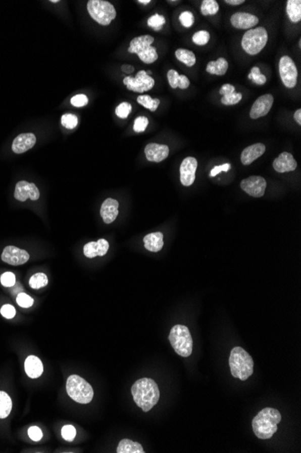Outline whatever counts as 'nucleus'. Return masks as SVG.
Segmentation results:
<instances>
[{
	"label": "nucleus",
	"mask_w": 301,
	"mask_h": 453,
	"mask_svg": "<svg viewBox=\"0 0 301 453\" xmlns=\"http://www.w3.org/2000/svg\"><path fill=\"white\" fill-rule=\"evenodd\" d=\"M218 10L219 6L216 0H204L201 4L200 11L203 16H214Z\"/></svg>",
	"instance_id": "32"
},
{
	"label": "nucleus",
	"mask_w": 301,
	"mask_h": 453,
	"mask_svg": "<svg viewBox=\"0 0 301 453\" xmlns=\"http://www.w3.org/2000/svg\"><path fill=\"white\" fill-rule=\"evenodd\" d=\"M286 12L289 17V20L293 23H297L301 20V1L300 0H289L287 2Z\"/></svg>",
	"instance_id": "29"
},
{
	"label": "nucleus",
	"mask_w": 301,
	"mask_h": 453,
	"mask_svg": "<svg viewBox=\"0 0 301 453\" xmlns=\"http://www.w3.org/2000/svg\"><path fill=\"white\" fill-rule=\"evenodd\" d=\"M219 94H221L222 104L224 105H234L237 104L243 98V95L240 93H235V88L234 85L226 84L221 87L219 91Z\"/></svg>",
	"instance_id": "23"
},
{
	"label": "nucleus",
	"mask_w": 301,
	"mask_h": 453,
	"mask_svg": "<svg viewBox=\"0 0 301 453\" xmlns=\"http://www.w3.org/2000/svg\"><path fill=\"white\" fill-rule=\"evenodd\" d=\"M88 102V99L86 95L84 94H78L75 95L74 97L71 98V103L74 107L80 108V107H84L87 105Z\"/></svg>",
	"instance_id": "44"
},
{
	"label": "nucleus",
	"mask_w": 301,
	"mask_h": 453,
	"mask_svg": "<svg viewBox=\"0 0 301 453\" xmlns=\"http://www.w3.org/2000/svg\"><path fill=\"white\" fill-rule=\"evenodd\" d=\"M197 161L195 157H188L182 161L180 168V182L184 187H189L196 179Z\"/></svg>",
	"instance_id": "13"
},
{
	"label": "nucleus",
	"mask_w": 301,
	"mask_h": 453,
	"mask_svg": "<svg viewBox=\"0 0 301 453\" xmlns=\"http://www.w3.org/2000/svg\"><path fill=\"white\" fill-rule=\"evenodd\" d=\"M109 249V241L105 239H99L97 241H90L84 246V254L88 258H94L96 256H104Z\"/></svg>",
	"instance_id": "20"
},
{
	"label": "nucleus",
	"mask_w": 301,
	"mask_h": 453,
	"mask_svg": "<svg viewBox=\"0 0 301 453\" xmlns=\"http://www.w3.org/2000/svg\"><path fill=\"white\" fill-rule=\"evenodd\" d=\"M179 19H180L181 25L186 27V28L191 27L193 26V24H194V16L189 11H184V12L180 14Z\"/></svg>",
	"instance_id": "40"
},
{
	"label": "nucleus",
	"mask_w": 301,
	"mask_h": 453,
	"mask_svg": "<svg viewBox=\"0 0 301 453\" xmlns=\"http://www.w3.org/2000/svg\"><path fill=\"white\" fill-rule=\"evenodd\" d=\"M122 71L124 72H126V73H132V72H134V66H132V65H128V64H124L123 66H122Z\"/></svg>",
	"instance_id": "49"
},
{
	"label": "nucleus",
	"mask_w": 301,
	"mask_h": 453,
	"mask_svg": "<svg viewBox=\"0 0 301 453\" xmlns=\"http://www.w3.org/2000/svg\"><path fill=\"white\" fill-rule=\"evenodd\" d=\"M231 165L229 163H226V164H223V165L217 166V167H215L213 170H211V172H210V177H217L218 174L221 173L222 171H224V172H227L228 170H230Z\"/></svg>",
	"instance_id": "48"
},
{
	"label": "nucleus",
	"mask_w": 301,
	"mask_h": 453,
	"mask_svg": "<svg viewBox=\"0 0 301 453\" xmlns=\"http://www.w3.org/2000/svg\"><path fill=\"white\" fill-rule=\"evenodd\" d=\"M155 38L150 35L145 34L133 39L130 42L128 52L131 54H136L139 58L144 64H150L155 63L158 59V54L155 47H152Z\"/></svg>",
	"instance_id": "6"
},
{
	"label": "nucleus",
	"mask_w": 301,
	"mask_h": 453,
	"mask_svg": "<svg viewBox=\"0 0 301 453\" xmlns=\"http://www.w3.org/2000/svg\"><path fill=\"white\" fill-rule=\"evenodd\" d=\"M117 453H143L144 449L142 445L129 439H123L119 442L117 449Z\"/></svg>",
	"instance_id": "27"
},
{
	"label": "nucleus",
	"mask_w": 301,
	"mask_h": 453,
	"mask_svg": "<svg viewBox=\"0 0 301 453\" xmlns=\"http://www.w3.org/2000/svg\"><path fill=\"white\" fill-rule=\"evenodd\" d=\"M169 151L170 150L168 146L157 143H150L144 148L147 160L155 163H159L166 159L169 156Z\"/></svg>",
	"instance_id": "17"
},
{
	"label": "nucleus",
	"mask_w": 301,
	"mask_h": 453,
	"mask_svg": "<svg viewBox=\"0 0 301 453\" xmlns=\"http://www.w3.org/2000/svg\"><path fill=\"white\" fill-rule=\"evenodd\" d=\"M149 120L144 116H140L134 119V131L135 132H142L146 130Z\"/></svg>",
	"instance_id": "41"
},
{
	"label": "nucleus",
	"mask_w": 301,
	"mask_h": 453,
	"mask_svg": "<svg viewBox=\"0 0 301 453\" xmlns=\"http://www.w3.org/2000/svg\"><path fill=\"white\" fill-rule=\"evenodd\" d=\"M273 101L274 99L272 94H265L258 98L252 107L250 111L251 119H257L266 116L272 109Z\"/></svg>",
	"instance_id": "15"
},
{
	"label": "nucleus",
	"mask_w": 301,
	"mask_h": 453,
	"mask_svg": "<svg viewBox=\"0 0 301 453\" xmlns=\"http://www.w3.org/2000/svg\"><path fill=\"white\" fill-rule=\"evenodd\" d=\"M51 2H52V3H55V4H56V3H59V0H52Z\"/></svg>",
	"instance_id": "53"
},
{
	"label": "nucleus",
	"mask_w": 301,
	"mask_h": 453,
	"mask_svg": "<svg viewBox=\"0 0 301 453\" xmlns=\"http://www.w3.org/2000/svg\"><path fill=\"white\" fill-rule=\"evenodd\" d=\"M61 121H62V125L63 127L69 129V130H72L78 125V117L76 115L71 114V113H66V114H63L62 116Z\"/></svg>",
	"instance_id": "37"
},
{
	"label": "nucleus",
	"mask_w": 301,
	"mask_h": 453,
	"mask_svg": "<svg viewBox=\"0 0 301 453\" xmlns=\"http://www.w3.org/2000/svg\"><path fill=\"white\" fill-rule=\"evenodd\" d=\"M17 304L22 308H30L34 304V300L29 295L21 293H19L17 296Z\"/></svg>",
	"instance_id": "39"
},
{
	"label": "nucleus",
	"mask_w": 301,
	"mask_h": 453,
	"mask_svg": "<svg viewBox=\"0 0 301 453\" xmlns=\"http://www.w3.org/2000/svg\"><path fill=\"white\" fill-rule=\"evenodd\" d=\"M25 373L31 378H38L42 376L43 365L37 356H29L25 362Z\"/></svg>",
	"instance_id": "24"
},
{
	"label": "nucleus",
	"mask_w": 301,
	"mask_h": 453,
	"mask_svg": "<svg viewBox=\"0 0 301 453\" xmlns=\"http://www.w3.org/2000/svg\"><path fill=\"white\" fill-rule=\"evenodd\" d=\"M131 392L137 406L142 408L144 413L152 410L159 402V386L150 378H141L134 383Z\"/></svg>",
	"instance_id": "1"
},
{
	"label": "nucleus",
	"mask_w": 301,
	"mask_h": 453,
	"mask_svg": "<svg viewBox=\"0 0 301 453\" xmlns=\"http://www.w3.org/2000/svg\"><path fill=\"white\" fill-rule=\"evenodd\" d=\"M272 166L278 173H285L296 170L297 164L290 153L283 152L274 159Z\"/></svg>",
	"instance_id": "18"
},
{
	"label": "nucleus",
	"mask_w": 301,
	"mask_h": 453,
	"mask_svg": "<svg viewBox=\"0 0 301 453\" xmlns=\"http://www.w3.org/2000/svg\"><path fill=\"white\" fill-rule=\"evenodd\" d=\"M176 58L188 67H192L196 64V55L188 49H178L175 52Z\"/></svg>",
	"instance_id": "31"
},
{
	"label": "nucleus",
	"mask_w": 301,
	"mask_h": 453,
	"mask_svg": "<svg viewBox=\"0 0 301 453\" xmlns=\"http://www.w3.org/2000/svg\"><path fill=\"white\" fill-rule=\"evenodd\" d=\"M0 312L2 314V316L6 318H13L15 317V315H16V309H15V307H13L12 305H9V304H7V305H4L1 309H0Z\"/></svg>",
	"instance_id": "45"
},
{
	"label": "nucleus",
	"mask_w": 301,
	"mask_h": 453,
	"mask_svg": "<svg viewBox=\"0 0 301 453\" xmlns=\"http://www.w3.org/2000/svg\"><path fill=\"white\" fill-rule=\"evenodd\" d=\"M169 340L172 348L179 356L188 357L192 354V337L187 326L183 325L173 326L169 335Z\"/></svg>",
	"instance_id": "4"
},
{
	"label": "nucleus",
	"mask_w": 301,
	"mask_h": 453,
	"mask_svg": "<svg viewBox=\"0 0 301 453\" xmlns=\"http://www.w3.org/2000/svg\"><path fill=\"white\" fill-rule=\"evenodd\" d=\"M248 79L255 81L256 85H263L266 83V77L262 73H251L248 75Z\"/></svg>",
	"instance_id": "47"
},
{
	"label": "nucleus",
	"mask_w": 301,
	"mask_h": 453,
	"mask_svg": "<svg viewBox=\"0 0 301 453\" xmlns=\"http://www.w3.org/2000/svg\"><path fill=\"white\" fill-rule=\"evenodd\" d=\"M62 436L63 439L67 441H72L76 436L75 428L72 425H65L62 429Z\"/></svg>",
	"instance_id": "42"
},
{
	"label": "nucleus",
	"mask_w": 301,
	"mask_h": 453,
	"mask_svg": "<svg viewBox=\"0 0 301 453\" xmlns=\"http://www.w3.org/2000/svg\"><path fill=\"white\" fill-rule=\"evenodd\" d=\"M254 360L243 347H234L229 356L231 374L235 378L245 381L254 374Z\"/></svg>",
	"instance_id": "3"
},
{
	"label": "nucleus",
	"mask_w": 301,
	"mask_h": 453,
	"mask_svg": "<svg viewBox=\"0 0 301 453\" xmlns=\"http://www.w3.org/2000/svg\"><path fill=\"white\" fill-rule=\"evenodd\" d=\"M0 280L5 287H13L16 284V276L12 272H5Z\"/></svg>",
	"instance_id": "43"
},
{
	"label": "nucleus",
	"mask_w": 301,
	"mask_h": 453,
	"mask_svg": "<svg viewBox=\"0 0 301 453\" xmlns=\"http://www.w3.org/2000/svg\"><path fill=\"white\" fill-rule=\"evenodd\" d=\"M301 47V40H299V48Z\"/></svg>",
	"instance_id": "54"
},
{
	"label": "nucleus",
	"mask_w": 301,
	"mask_h": 453,
	"mask_svg": "<svg viewBox=\"0 0 301 453\" xmlns=\"http://www.w3.org/2000/svg\"><path fill=\"white\" fill-rule=\"evenodd\" d=\"M165 22H166L165 17H163V16H161L159 14H155L154 16L149 17L147 24L150 27L154 28L155 31H159V30L163 28V25L165 24Z\"/></svg>",
	"instance_id": "35"
},
{
	"label": "nucleus",
	"mask_w": 301,
	"mask_h": 453,
	"mask_svg": "<svg viewBox=\"0 0 301 453\" xmlns=\"http://www.w3.org/2000/svg\"><path fill=\"white\" fill-rule=\"evenodd\" d=\"M36 143V137L33 133H23L14 140L12 150L16 154H22L29 150Z\"/></svg>",
	"instance_id": "19"
},
{
	"label": "nucleus",
	"mask_w": 301,
	"mask_h": 453,
	"mask_svg": "<svg viewBox=\"0 0 301 453\" xmlns=\"http://www.w3.org/2000/svg\"><path fill=\"white\" fill-rule=\"evenodd\" d=\"M66 390L69 396L73 401L82 404L89 403L94 396L92 386L82 377L77 375L69 377L66 383Z\"/></svg>",
	"instance_id": "5"
},
{
	"label": "nucleus",
	"mask_w": 301,
	"mask_h": 453,
	"mask_svg": "<svg viewBox=\"0 0 301 453\" xmlns=\"http://www.w3.org/2000/svg\"><path fill=\"white\" fill-rule=\"evenodd\" d=\"M138 3H141L142 5H147L150 3V0H138Z\"/></svg>",
	"instance_id": "52"
},
{
	"label": "nucleus",
	"mask_w": 301,
	"mask_h": 453,
	"mask_svg": "<svg viewBox=\"0 0 301 453\" xmlns=\"http://www.w3.org/2000/svg\"><path fill=\"white\" fill-rule=\"evenodd\" d=\"M167 77L169 84L173 89L176 88H180L181 90L188 89V86L190 85L188 77L179 74L178 72L173 69L168 72Z\"/></svg>",
	"instance_id": "26"
},
{
	"label": "nucleus",
	"mask_w": 301,
	"mask_h": 453,
	"mask_svg": "<svg viewBox=\"0 0 301 453\" xmlns=\"http://www.w3.org/2000/svg\"><path fill=\"white\" fill-rule=\"evenodd\" d=\"M225 3L231 6H238L244 3V0H225Z\"/></svg>",
	"instance_id": "50"
},
{
	"label": "nucleus",
	"mask_w": 301,
	"mask_h": 453,
	"mask_svg": "<svg viewBox=\"0 0 301 453\" xmlns=\"http://www.w3.org/2000/svg\"><path fill=\"white\" fill-rule=\"evenodd\" d=\"M132 110V105L128 102H122L116 108V115L120 119H126Z\"/></svg>",
	"instance_id": "38"
},
{
	"label": "nucleus",
	"mask_w": 301,
	"mask_h": 453,
	"mask_svg": "<svg viewBox=\"0 0 301 453\" xmlns=\"http://www.w3.org/2000/svg\"><path fill=\"white\" fill-rule=\"evenodd\" d=\"M144 247L150 252L157 253L163 247V234L162 233H153L147 234L143 238Z\"/></svg>",
	"instance_id": "25"
},
{
	"label": "nucleus",
	"mask_w": 301,
	"mask_h": 453,
	"mask_svg": "<svg viewBox=\"0 0 301 453\" xmlns=\"http://www.w3.org/2000/svg\"><path fill=\"white\" fill-rule=\"evenodd\" d=\"M28 435H29L31 440H34V441H39V440H42V432L40 430V428L32 426L28 430Z\"/></svg>",
	"instance_id": "46"
},
{
	"label": "nucleus",
	"mask_w": 301,
	"mask_h": 453,
	"mask_svg": "<svg viewBox=\"0 0 301 453\" xmlns=\"http://www.w3.org/2000/svg\"><path fill=\"white\" fill-rule=\"evenodd\" d=\"M12 410V400L9 394L0 391V419L7 418Z\"/></svg>",
	"instance_id": "30"
},
{
	"label": "nucleus",
	"mask_w": 301,
	"mask_h": 453,
	"mask_svg": "<svg viewBox=\"0 0 301 453\" xmlns=\"http://www.w3.org/2000/svg\"><path fill=\"white\" fill-rule=\"evenodd\" d=\"M228 69V63L225 58H219L217 61L209 62L207 65V72L214 75H224Z\"/></svg>",
	"instance_id": "28"
},
{
	"label": "nucleus",
	"mask_w": 301,
	"mask_h": 453,
	"mask_svg": "<svg viewBox=\"0 0 301 453\" xmlns=\"http://www.w3.org/2000/svg\"><path fill=\"white\" fill-rule=\"evenodd\" d=\"M279 72L280 79L287 88L292 89L297 85V69L294 61L288 55H284L280 58Z\"/></svg>",
	"instance_id": "9"
},
{
	"label": "nucleus",
	"mask_w": 301,
	"mask_h": 453,
	"mask_svg": "<svg viewBox=\"0 0 301 453\" xmlns=\"http://www.w3.org/2000/svg\"><path fill=\"white\" fill-rule=\"evenodd\" d=\"M281 422L280 411L274 408H264L255 416L252 426L256 437L261 440L271 439L278 430V424Z\"/></svg>",
	"instance_id": "2"
},
{
	"label": "nucleus",
	"mask_w": 301,
	"mask_h": 453,
	"mask_svg": "<svg viewBox=\"0 0 301 453\" xmlns=\"http://www.w3.org/2000/svg\"><path fill=\"white\" fill-rule=\"evenodd\" d=\"M266 187V180L259 176H252L243 179L241 182V188L246 194L254 197H262L265 193Z\"/></svg>",
	"instance_id": "11"
},
{
	"label": "nucleus",
	"mask_w": 301,
	"mask_h": 453,
	"mask_svg": "<svg viewBox=\"0 0 301 453\" xmlns=\"http://www.w3.org/2000/svg\"><path fill=\"white\" fill-rule=\"evenodd\" d=\"M124 85H126L127 89L134 93L142 94L144 92H148L154 88L155 86V80L153 77L147 74L145 71H140L137 72L136 76L133 78L131 76H126L123 80Z\"/></svg>",
	"instance_id": "10"
},
{
	"label": "nucleus",
	"mask_w": 301,
	"mask_h": 453,
	"mask_svg": "<svg viewBox=\"0 0 301 453\" xmlns=\"http://www.w3.org/2000/svg\"><path fill=\"white\" fill-rule=\"evenodd\" d=\"M210 34L208 31L201 30L193 34L192 41L197 46H205L209 42Z\"/></svg>",
	"instance_id": "36"
},
{
	"label": "nucleus",
	"mask_w": 301,
	"mask_h": 453,
	"mask_svg": "<svg viewBox=\"0 0 301 453\" xmlns=\"http://www.w3.org/2000/svg\"><path fill=\"white\" fill-rule=\"evenodd\" d=\"M88 14L101 26H109L117 17L113 5L105 0H89L87 4Z\"/></svg>",
	"instance_id": "7"
},
{
	"label": "nucleus",
	"mask_w": 301,
	"mask_h": 453,
	"mask_svg": "<svg viewBox=\"0 0 301 453\" xmlns=\"http://www.w3.org/2000/svg\"><path fill=\"white\" fill-rule=\"evenodd\" d=\"M265 149H266L265 146L262 143H256L247 147L243 149L241 155L242 163L244 166L250 165L254 161L264 155Z\"/></svg>",
	"instance_id": "22"
},
{
	"label": "nucleus",
	"mask_w": 301,
	"mask_h": 453,
	"mask_svg": "<svg viewBox=\"0 0 301 453\" xmlns=\"http://www.w3.org/2000/svg\"><path fill=\"white\" fill-rule=\"evenodd\" d=\"M14 195L15 198L20 202H25L28 198L36 201L40 197V192L34 183L20 181L16 186Z\"/></svg>",
	"instance_id": "14"
},
{
	"label": "nucleus",
	"mask_w": 301,
	"mask_h": 453,
	"mask_svg": "<svg viewBox=\"0 0 301 453\" xmlns=\"http://www.w3.org/2000/svg\"><path fill=\"white\" fill-rule=\"evenodd\" d=\"M232 26L237 29H250L259 23V18L252 14L244 12L234 13L231 17Z\"/></svg>",
	"instance_id": "16"
},
{
	"label": "nucleus",
	"mask_w": 301,
	"mask_h": 453,
	"mask_svg": "<svg viewBox=\"0 0 301 453\" xmlns=\"http://www.w3.org/2000/svg\"><path fill=\"white\" fill-rule=\"evenodd\" d=\"M294 119L296 120V122L297 124H301V110L300 109H298V110H296L295 111V113H294Z\"/></svg>",
	"instance_id": "51"
},
{
	"label": "nucleus",
	"mask_w": 301,
	"mask_h": 453,
	"mask_svg": "<svg viewBox=\"0 0 301 453\" xmlns=\"http://www.w3.org/2000/svg\"><path fill=\"white\" fill-rule=\"evenodd\" d=\"M119 203L117 200L108 198L101 205V215L106 224H111L117 219L118 216Z\"/></svg>",
	"instance_id": "21"
},
{
	"label": "nucleus",
	"mask_w": 301,
	"mask_h": 453,
	"mask_svg": "<svg viewBox=\"0 0 301 453\" xmlns=\"http://www.w3.org/2000/svg\"><path fill=\"white\" fill-rule=\"evenodd\" d=\"M267 42V31L260 26L245 32L242 39V47L248 55H255L264 49Z\"/></svg>",
	"instance_id": "8"
},
{
	"label": "nucleus",
	"mask_w": 301,
	"mask_h": 453,
	"mask_svg": "<svg viewBox=\"0 0 301 453\" xmlns=\"http://www.w3.org/2000/svg\"><path fill=\"white\" fill-rule=\"evenodd\" d=\"M2 261L10 265H23L29 261L30 255L26 251L22 250L15 246H8L5 248L2 255Z\"/></svg>",
	"instance_id": "12"
},
{
	"label": "nucleus",
	"mask_w": 301,
	"mask_h": 453,
	"mask_svg": "<svg viewBox=\"0 0 301 453\" xmlns=\"http://www.w3.org/2000/svg\"><path fill=\"white\" fill-rule=\"evenodd\" d=\"M47 284H48V278L44 273H42V272L32 276L29 280L30 287L34 289V290L45 287Z\"/></svg>",
	"instance_id": "34"
},
{
	"label": "nucleus",
	"mask_w": 301,
	"mask_h": 453,
	"mask_svg": "<svg viewBox=\"0 0 301 453\" xmlns=\"http://www.w3.org/2000/svg\"><path fill=\"white\" fill-rule=\"evenodd\" d=\"M137 102L150 111H155L160 105L159 99H153L149 95H140L137 97Z\"/></svg>",
	"instance_id": "33"
}]
</instances>
